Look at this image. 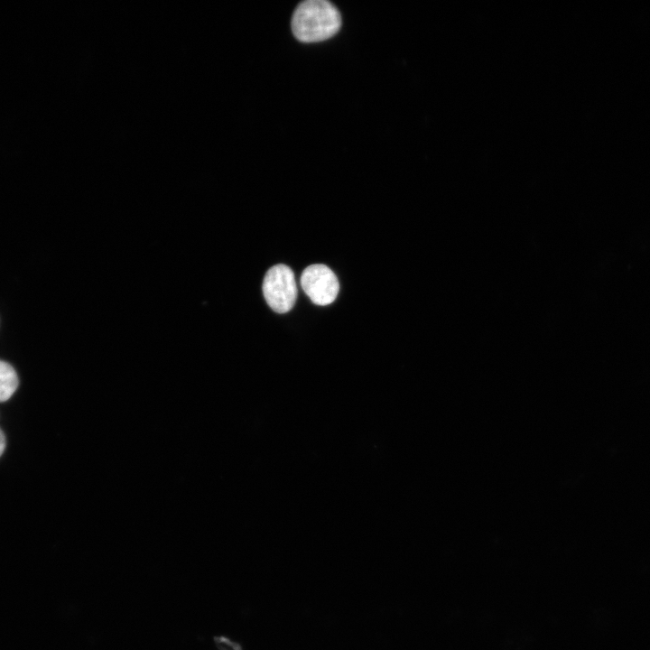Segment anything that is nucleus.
<instances>
[{"instance_id": "nucleus-1", "label": "nucleus", "mask_w": 650, "mask_h": 650, "mask_svg": "<svg viewBox=\"0 0 650 650\" xmlns=\"http://www.w3.org/2000/svg\"><path fill=\"white\" fill-rule=\"evenodd\" d=\"M341 25L339 10L324 0H307L295 9L292 31L302 42H318L335 35Z\"/></svg>"}, {"instance_id": "nucleus-2", "label": "nucleus", "mask_w": 650, "mask_h": 650, "mask_svg": "<svg viewBox=\"0 0 650 650\" xmlns=\"http://www.w3.org/2000/svg\"><path fill=\"white\" fill-rule=\"evenodd\" d=\"M263 293L274 311L285 313L291 311L297 297V285L292 269L283 264L272 266L265 275Z\"/></svg>"}, {"instance_id": "nucleus-3", "label": "nucleus", "mask_w": 650, "mask_h": 650, "mask_svg": "<svg viewBox=\"0 0 650 650\" xmlns=\"http://www.w3.org/2000/svg\"><path fill=\"white\" fill-rule=\"evenodd\" d=\"M301 285L311 302L321 306L332 303L339 290L336 274L321 264L309 265L303 270Z\"/></svg>"}, {"instance_id": "nucleus-4", "label": "nucleus", "mask_w": 650, "mask_h": 650, "mask_svg": "<svg viewBox=\"0 0 650 650\" xmlns=\"http://www.w3.org/2000/svg\"><path fill=\"white\" fill-rule=\"evenodd\" d=\"M19 381L14 368L0 360V402L8 400L17 389Z\"/></svg>"}, {"instance_id": "nucleus-5", "label": "nucleus", "mask_w": 650, "mask_h": 650, "mask_svg": "<svg viewBox=\"0 0 650 650\" xmlns=\"http://www.w3.org/2000/svg\"><path fill=\"white\" fill-rule=\"evenodd\" d=\"M5 448V437L4 432L0 430V456L3 454Z\"/></svg>"}]
</instances>
